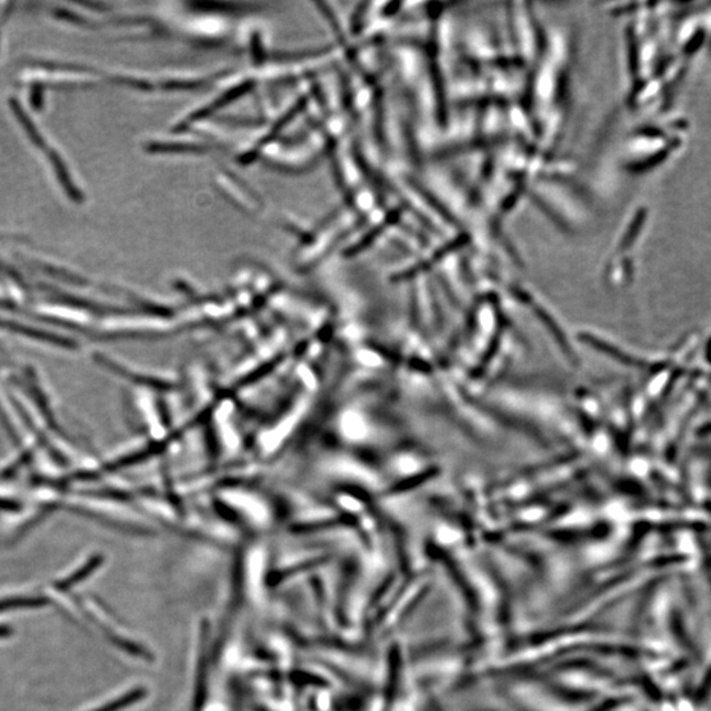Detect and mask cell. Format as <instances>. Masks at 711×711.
<instances>
[{
	"mask_svg": "<svg viewBox=\"0 0 711 711\" xmlns=\"http://www.w3.org/2000/svg\"><path fill=\"white\" fill-rule=\"evenodd\" d=\"M10 107L11 110H13L15 116H16L17 121H19V123L22 124L23 130L27 133L29 140H31L37 148L45 147V141H44L42 133L34 127V122L29 119L25 111L23 110L20 102L17 101V99H10Z\"/></svg>",
	"mask_w": 711,
	"mask_h": 711,
	"instance_id": "1",
	"label": "cell"
},
{
	"mask_svg": "<svg viewBox=\"0 0 711 711\" xmlns=\"http://www.w3.org/2000/svg\"><path fill=\"white\" fill-rule=\"evenodd\" d=\"M438 472L439 471H436V469H431V471H425L424 473L416 474V476L411 477V479L402 481V482L397 483L394 488L389 489L387 494H397V492L410 491V489L419 486V483H424V481L433 479V476H436Z\"/></svg>",
	"mask_w": 711,
	"mask_h": 711,
	"instance_id": "2",
	"label": "cell"
},
{
	"mask_svg": "<svg viewBox=\"0 0 711 711\" xmlns=\"http://www.w3.org/2000/svg\"><path fill=\"white\" fill-rule=\"evenodd\" d=\"M44 605H46V601L43 599L17 597V599H2L0 601V613L5 610H13V609L42 608Z\"/></svg>",
	"mask_w": 711,
	"mask_h": 711,
	"instance_id": "3",
	"label": "cell"
},
{
	"mask_svg": "<svg viewBox=\"0 0 711 711\" xmlns=\"http://www.w3.org/2000/svg\"><path fill=\"white\" fill-rule=\"evenodd\" d=\"M711 689V669L707 672L706 677H705L704 683H702V687H699V690L697 696L699 698H705L709 693Z\"/></svg>",
	"mask_w": 711,
	"mask_h": 711,
	"instance_id": "4",
	"label": "cell"
},
{
	"mask_svg": "<svg viewBox=\"0 0 711 711\" xmlns=\"http://www.w3.org/2000/svg\"><path fill=\"white\" fill-rule=\"evenodd\" d=\"M11 628L7 626H0V638L10 637Z\"/></svg>",
	"mask_w": 711,
	"mask_h": 711,
	"instance_id": "5",
	"label": "cell"
}]
</instances>
